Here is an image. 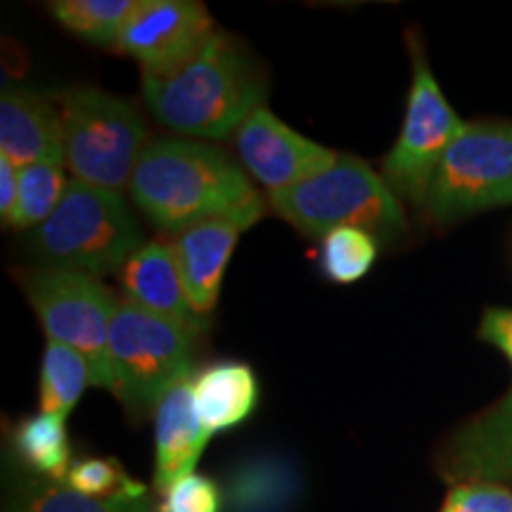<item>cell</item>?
I'll use <instances>...</instances> for the list:
<instances>
[{
  "mask_svg": "<svg viewBox=\"0 0 512 512\" xmlns=\"http://www.w3.org/2000/svg\"><path fill=\"white\" fill-rule=\"evenodd\" d=\"M197 332L121 299L114 313L107 370L110 389L126 411L155 413L171 387L190 377Z\"/></svg>",
  "mask_w": 512,
  "mask_h": 512,
  "instance_id": "6",
  "label": "cell"
},
{
  "mask_svg": "<svg viewBox=\"0 0 512 512\" xmlns=\"http://www.w3.org/2000/svg\"><path fill=\"white\" fill-rule=\"evenodd\" d=\"M441 512H512V491L494 482L456 484L448 491Z\"/></svg>",
  "mask_w": 512,
  "mask_h": 512,
  "instance_id": "27",
  "label": "cell"
},
{
  "mask_svg": "<svg viewBox=\"0 0 512 512\" xmlns=\"http://www.w3.org/2000/svg\"><path fill=\"white\" fill-rule=\"evenodd\" d=\"M12 446L22 463L38 477L64 484L72 467V451H69V434L60 415L36 413L22 420L12 434Z\"/></svg>",
  "mask_w": 512,
  "mask_h": 512,
  "instance_id": "20",
  "label": "cell"
},
{
  "mask_svg": "<svg viewBox=\"0 0 512 512\" xmlns=\"http://www.w3.org/2000/svg\"><path fill=\"white\" fill-rule=\"evenodd\" d=\"M512 204V124H465L434 171L425 207L439 223Z\"/></svg>",
  "mask_w": 512,
  "mask_h": 512,
  "instance_id": "7",
  "label": "cell"
},
{
  "mask_svg": "<svg viewBox=\"0 0 512 512\" xmlns=\"http://www.w3.org/2000/svg\"><path fill=\"white\" fill-rule=\"evenodd\" d=\"M463 126L465 121L448 105L430 64L415 46L406 117L399 140L382 162L389 188L411 197L413 202H425L434 171Z\"/></svg>",
  "mask_w": 512,
  "mask_h": 512,
  "instance_id": "9",
  "label": "cell"
},
{
  "mask_svg": "<svg viewBox=\"0 0 512 512\" xmlns=\"http://www.w3.org/2000/svg\"><path fill=\"white\" fill-rule=\"evenodd\" d=\"M0 155L29 166L41 159H64L62 114L53 102L29 91H3L0 98Z\"/></svg>",
  "mask_w": 512,
  "mask_h": 512,
  "instance_id": "16",
  "label": "cell"
},
{
  "mask_svg": "<svg viewBox=\"0 0 512 512\" xmlns=\"http://www.w3.org/2000/svg\"><path fill=\"white\" fill-rule=\"evenodd\" d=\"M479 337L503 351L512 366V309H486L479 325Z\"/></svg>",
  "mask_w": 512,
  "mask_h": 512,
  "instance_id": "28",
  "label": "cell"
},
{
  "mask_svg": "<svg viewBox=\"0 0 512 512\" xmlns=\"http://www.w3.org/2000/svg\"><path fill=\"white\" fill-rule=\"evenodd\" d=\"M223 491L219 484L204 475L181 477L169 489L162 491V503L157 512H221Z\"/></svg>",
  "mask_w": 512,
  "mask_h": 512,
  "instance_id": "26",
  "label": "cell"
},
{
  "mask_svg": "<svg viewBox=\"0 0 512 512\" xmlns=\"http://www.w3.org/2000/svg\"><path fill=\"white\" fill-rule=\"evenodd\" d=\"M27 297L50 342L81 351L95 370V387L110 389L107 344L121 299L102 278L57 266L29 275Z\"/></svg>",
  "mask_w": 512,
  "mask_h": 512,
  "instance_id": "8",
  "label": "cell"
},
{
  "mask_svg": "<svg viewBox=\"0 0 512 512\" xmlns=\"http://www.w3.org/2000/svg\"><path fill=\"white\" fill-rule=\"evenodd\" d=\"M64 164L76 181L117 190L131 185L143 157L147 124L131 100L93 86L69 88L60 98Z\"/></svg>",
  "mask_w": 512,
  "mask_h": 512,
  "instance_id": "5",
  "label": "cell"
},
{
  "mask_svg": "<svg viewBox=\"0 0 512 512\" xmlns=\"http://www.w3.org/2000/svg\"><path fill=\"white\" fill-rule=\"evenodd\" d=\"M86 387H95L91 361L81 351L48 339L41 363V382H38L41 413L60 415L67 420Z\"/></svg>",
  "mask_w": 512,
  "mask_h": 512,
  "instance_id": "19",
  "label": "cell"
},
{
  "mask_svg": "<svg viewBox=\"0 0 512 512\" xmlns=\"http://www.w3.org/2000/svg\"><path fill=\"white\" fill-rule=\"evenodd\" d=\"M242 230L233 221H204L181 230L171 240L188 302L202 320L211 316L219 302L223 273Z\"/></svg>",
  "mask_w": 512,
  "mask_h": 512,
  "instance_id": "14",
  "label": "cell"
},
{
  "mask_svg": "<svg viewBox=\"0 0 512 512\" xmlns=\"http://www.w3.org/2000/svg\"><path fill=\"white\" fill-rule=\"evenodd\" d=\"M69 489L88 498H117L145 494V486L126 475V470L110 458H83L69 467L64 479Z\"/></svg>",
  "mask_w": 512,
  "mask_h": 512,
  "instance_id": "25",
  "label": "cell"
},
{
  "mask_svg": "<svg viewBox=\"0 0 512 512\" xmlns=\"http://www.w3.org/2000/svg\"><path fill=\"white\" fill-rule=\"evenodd\" d=\"M221 491L228 512H290L302 494V472L285 453L254 451L233 463Z\"/></svg>",
  "mask_w": 512,
  "mask_h": 512,
  "instance_id": "17",
  "label": "cell"
},
{
  "mask_svg": "<svg viewBox=\"0 0 512 512\" xmlns=\"http://www.w3.org/2000/svg\"><path fill=\"white\" fill-rule=\"evenodd\" d=\"M209 437L195 413L192 382L185 377L155 408V486L159 494L195 472Z\"/></svg>",
  "mask_w": 512,
  "mask_h": 512,
  "instance_id": "15",
  "label": "cell"
},
{
  "mask_svg": "<svg viewBox=\"0 0 512 512\" xmlns=\"http://www.w3.org/2000/svg\"><path fill=\"white\" fill-rule=\"evenodd\" d=\"M10 512H157L147 503V494L88 498L76 494L67 484L22 482L12 496Z\"/></svg>",
  "mask_w": 512,
  "mask_h": 512,
  "instance_id": "21",
  "label": "cell"
},
{
  "mask_svg": "<svg viewBox=\"0 0 512 512\" xmlns=\"http://www.w3.org/2000/svg\"><path fill=\"white\" fill-rule=\"evenodd\" d=\"M17 192H19V166L10 162L8 157L0 155V216L8 226L12 221L17 207Z\"/></svg>",
  "mask_w": 512,
  "mask_h": 512,
  "instance_id": "29",
  "label": "cell"
},
{
  "mask_svg": "<svg viewBox=\"0 0 512 512\" xmlns=\"http://www.w3.org/2000/svg\"><path fill=\"white\" fill-rule=\"evenodd\" d=\"M375 259L377 238L363 228H337L320 242V271L332 283H358L375 266Z\"/></svg>",
  "mask_w": 512,
  "mask_h": 512,
  "instance_id": "24",
  "label": "cell"
},
{
  "mask_svg": "<svg viewBox=\"0 0 512 512\" xmlns=\"http://www.w3.org/2000/svg\"><path fill=\"white\" fill-rule=\"evenodd\" d=\"M444 475L456 484H512V389L460 427L446 448Z\"/></svg>",
  "mask_w": 512,
  "mask_h": 512,
  "instance_id": "12",
  "label": "cell"
},
{
  "mask_svg": "<svg viewBox=\"0 0 512 512\" xmlns=\"http://www.w3.org/2000/svg\"><path fill=\"white\" fill-rule=\"evenodd\" d=\"M147 110L183 136L223 140L264 105L266 86L245 50L216 31L188 60L166 72H143Z\"/></svg>",
  "mask_w": 512,
  "mask_h": 512,
  "instance_id": "2",
  "label": "cell"
},
{
  "mask_svg": "<svg viewBox=\"0 0 512 512\" xmlns=\"http://www.w3.org/2000/svg\"><path fill=\"white\" fill-rule=\"evenodd\" d=\"M119 283L126 302L174 320L197 335L207 328V320L197 316L188 302L181 268L169 242H145L119 271Z\"/></svg>",
  "mask_w": 512,
  "mask_h": 512,
  "instance_id": "13",
  "label": "cell"
},
{
  "mask_svg": "<svg viewBox=\"0 0 512 512\" xmlns=\"http://www.w3.org/2000/svg\"><path fill=\"white\" fill-rule=\"evenodd\" d=\"M128 192L147 219L174 235L204 221L247 230L264 216V200L245 171L221 147L200 140H150Z\"/></svg>",
  "mask_w": 512,
  "mask_h": 512,
  "instance_id": "1",
  "label": "cell"
},
{
  "mask_svg": "<svg viewBox=\"0 0 512 512\" xmlns=\"http://www.w3.org/2000/svg\"><path fill=\"white\" fill-rule=\"evenodd\" d=\"M145 245L136 216L117 190L72 181L55 214L31 235V247L48 266L102 278L119 273Z\"/></svg>",
  "mask_w": 512,
  "mask_h": 512,
  "instance_id": "3",
  "label": "cell"
},
{
  "mask_svg": "<svg viewBox=\"0 0 512 512\" xmlns=\"http://www.w3.org/2000/svg\"><path fill=\"white\" fill-rule=\"evenodd\" d=\"M216 31L202 3L138 0L114 48L143 64V72H166L207 46Z\"/></svg>",
  "mask_w": 512,
  "mask_h": 512,
  "instance_id": "10",
  "label": "cell"
},
{
  "mask_svg": "<svg viewBox=\"0 0 512 512\" xmlns=\"http://www.w3.org/2000/svg\"><path fill=\"white\" fill-rule=\"evenodd\" d=\"M235 147L247 174L268 192L309 181L339 159L337 152L297 133L264 105L256 107L238 128Z\"/></svg>",
  "mask_w": 512,
  "mask_h": 512,
  "instance_id": "11",
  "label": "cell"
},
{
  "mask_svg": "<svg viewBox=\"0 0 512 512\" xmlns=\"http://www.w3.org/2000/svg\"><path fill=\"white\" fill-rule=\"evenodd\" d=\"M190 382L195 413L209 434L238 427L259 403V382L247 363H211L192 375Z\"/></svg>",
  "mask_w": 512,
  "mask_h": 512,
  "instance_id": "18",
  "label": "cell"
},
{
  "mask_svg": "<svg viewBox=\"0 0 512 512\" xmlns=\"http://www.w3.org/2000/svg\"><path fill=\"white\" fill-rule=\"evenodd\" d=\"M273 209L309 238L337 228H363L375 238H396L408 223L396 192L356 157H339L335 166L292 188L268 192Z\"/></svg>",
  "mask_w": 512,
  "mask_h": 512,
  "instance_id": "4",
  "label": "cell"
},
{
  "mask_svg": "<svg viewBox=\"0 0 512 512\" xmlns=\"http://www.w3.org/2000/svg\"><path fill=\"white\" fill-rule=\"evenodd\" d=\"M138 0H55L50 12L72 34L114 48Z\"/></svg>",
  "mask_w": 512,
  "mask_h": 512,
  "instance_id": "23",
  "label": "cell"
},
{
  "mask_svg": "<svg viewBox=\"0 0 512 512\" xmlns=\"http://www.w3.org/2000/svg\"><path fill=\"white\" fill-rule=\"evenodd\" d=\"M64 159H41L19 169L17 207L10 226L27 230L41 228L55 214L62 202L67 183L64 181Z\"/></svg>",
  "mask_w": 512,
  "mask_h": 512,
  "instance_id": "22",
  "label": "cell"
}]
</instances>
